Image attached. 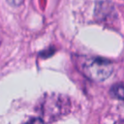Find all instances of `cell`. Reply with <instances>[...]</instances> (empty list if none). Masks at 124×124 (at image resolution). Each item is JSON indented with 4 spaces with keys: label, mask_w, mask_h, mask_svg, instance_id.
<instances>
[{
    "label": "cell",
    "mask_w": 124,
    "mask_h": 124,
    "mask_svg": "<svg viewBox=\"0 0 124 124\" xmlns=\"http://www.w3.org/2000/svg\"><path fill=\"white\" fill-rule=\"evenodd\" d=\"M79 67L83 75L94 81H103L113 72L112 63L101 57H81Z\"/></svg>",
    "instance_id": "1"
},
{
    "label": "cell",
    "mask_w": 124,
    "mask_h": 124,
    "mask_svg": "<svg viewBox=\"0 0 124 124\" xmlns=\"http://www.w3.org/2000/svg\"><path fill=\"white\" fill-rule=\"evenodd\" d=\"M110 94L122 101H124V83H116L110 88Z\"/></svg>",
    "instance_id": "2"
},
{
    "label": "cell",
    "mask_w": 124,
    "mask_h": 124,
    "mask_svg": "<svg viewBox=\"0 0 124 124\" xmlns=\"http://www.w3.org/2000/svg\"><path fill=\"white\" fill-rule=\"evenodd\" d=\"M23 1H24V0H7V2H8L10 5L14 6V7L20 6V5L23 3Z\"/></svg>",
    "instance_id": "3"
},
{
    "label": "cell",
    "mask_w": 124,
    "mask_h": 124,
    "mask_svg": "<svg viewBox=\"0 0 124 124\" xmlns=\"http://www.w3.org/2000/svg\"><path fill=\"white\" fill-rule=\"evenodd\" d=\"M26 124H45V122L41 118H34V119L30 120L29 122H27Z\"/></svg>",
    "instance_id": "4"
},
{
    "label": "cell",
    "mask_w": 124,
    "mask_h": 124,
    "mask_svg": "<svg viewBox=\"0 0 124 124\" xmlns=\"http://www.w3.org/2000/svg\"><path fill=\"white\" fill-rule=\"evenodd\" d=\"M115 124H124V121H119V122H116Z\"/></svg>",
    "instance_id": "5"
}]
</instances>
